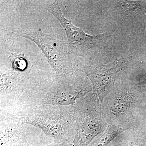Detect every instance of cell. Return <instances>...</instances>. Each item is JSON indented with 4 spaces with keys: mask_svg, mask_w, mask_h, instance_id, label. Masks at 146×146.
<instances>
[{
    "mask_svg": "<svg viewBox=\"0 0 146 146\" xmlns=\"http://www.w3.org/2000/svg\"><path fill=\"white\" fill-rule=\"evenodd\" d=\"M13 69L21 71L31 70L33 65L25 57V54L12 53L9 56Z\"/></svg>",
    "mask_w": 146,
    "mask_h": 146,
    "instance_id": "8fae6325",
    "label": "cell"
},
{
    "mask_svg": "<svg viewBox=\"0 0 146 146\" xmlns=\"http://www.w3.org/2000/svg\"><path fill=\"white\" fill-rule=\"evenodd\" d=\"M45 9L57 18L63 27L68 38L70 54L83 56L91 49L100 46L107 39L106 33L90 35L75 26L63 15L57 1L47 4Z\"/></svg>",
    "mask_w": 146,
    "mask_h": 146,
    "instance_id": "8992f818",
    "label": "cell"
},
{
    "mask_svg": "<svg viewBox=\"0 0 146 146\" xmlns=\"http://www.w3.org/2000/svg\"><path fill=\"white\" fill-rule=\"evenodd\" d=\"M127 128L122 126L110 125L104 133L94 139L88 146H106L116 136Z\"/></svg>",
    "mask_w": 146,
    "mask_h": 146,
    "instance_id": "9c48e42d",
    "label": "cell"
},
{
    "mask_svg": "<svg viewBox=\"0 0 146 146\" xmlns=\"http://www.w3.org/2000/svg\"><path fill=\"white\" fill-rule=\"evenodd\" d=\"M121 7L124 10L133 9L137 7L138 3L135 1H122L121 2Z\"/></svg>",
    "mask_w": 146,
    "mask_h": 146,
    "instance_id": "7c38bea8",
    "label": "cell"
},
{
    "mask_svg": "<svg viewBox=\"0 0 146 146\" xmlns=\"http://www.w3.org/2000/svg\"><path fill=\"white\" fill-rule=\"evenodd\" d=\"M131 58H120L106 65H82L76 71L86 74L93 86V99L101 106L105 97L114 86L123 70L129 64Z\"/></svg>",
    "mask_w": 146,
    "mask_h": 146,
    "instance_id": "5b68a950",
    "label": "cell"
},
{
    "mask_svg": "<svg viewBox=\"0 0 146 146\" xmlns=\"http://www.w3.org/2000/svg\"><path fill=\"white\" fill-rule=\"evenodd\" d=\"M24 124L17 120L1 121V146H13L27 138Z\"/></svg>",
    "mask_w": 146,
    "mask_h": 146,
    "instance_id": "ba28073f",
    "label": "cell"
},
{
    "mask_svg": "<svg viewBox=\"0 0 146 146\" xmlns=\"http://www.w3.org/2000/svg\"><path fill=\"white\" fill-rule=\"evenodd\" d=\"M134 100L132 94L125 93L120 95L112 102L110 107L111 112L116 116L126 112L132 106Z\"/></svg>",
    "mask_w": 146,
    "mask_h": 146,
    "instance_id": "30bf717a",
    "label": "cell"
},
{
    "mask_svg": "<svg viewBox=\"0 0 146 146\" xmlns=\"http://www.w3.org/2000/svg\"><path fill=\"white\" fill-rule=\"evenodd\" d=\"M1 121L17 120L40 129L54 143L70 141L74 136L72 107L48 105L15 104L1 108Z\"/></svg>",
    "mask_w": 146,
    "mask_h": 146,
    "instance_id": "6da1fadb",
    "label": "cell"
},
{
    "mask_svg": "<svg viewBox=\"0 0 146 146\" xmlns=\"http://www.w3.org/2000/svg\"><path fill=\"white\" fill-rule=\"evenodd\" d=\"M91 98L84 96L72 106L74 136L72 146H88L102 131L99 107Z\"/></svg>",
    "mask_w": 146,
    "mask_h": 146,
    "instance_id": "277c9868",
    "label": "cell"
},
{
    "mask_svg": "<svg viewBox=\"0 0 146 146\" xmlns=\"http://www.w3.org/2000/svg\"><path fill=\"white\" fill-rule=\"evenodd\" d=\"M13 146H32L29 143L27 138H25L14 145Z\"/></svg>",
    "mask_w": 146,
    "mask_h": 146,
    "instance_id": "4fadbf2b",
    "label": "cell"
},
{
    "mask_svg": "<svg viewBox=\"0 0 146 146\" xmlns=\"http://www.w3.org/2000/svg\"><path fill=\"white\" fill-rule=\"evenodd\" d=\"M31 70H11L1 72V108L11 105L20 98L25 91Z\"/></svg>",
    "mask_w": 146,
    "mask_h": 146,
    "instance_id": "52a82bcc",
    "label": "cell"
},
{
    "mask_svg": "<svg viewBox=\"0 0 146 146\" xmlns=\"http://www.w3.org/2000/svg\"><path fill=\"white\" fill-rule=\"evenodd\" d=\"M12 33L29 39L37 45L54 70L55 78H60L71 74L72 69L69 60V49L57 36L28 29L14 30Z\"/></svg>",
    "mask_w": 146,
    "mask_h": 146,
    "instance_id": "3957f363",
    "label": "cell"
},
{
    "mask_svg": "<svg viewBox=\"0 0 146 146\" xmlns=\"http://www.w3.org/2000/svg\"><path fill=\"white\" fill-rule=\"evenodd\" d=\"M72 145V143H71V142H70V141H67V142H64V143H54L41 146H71Z\"/></svg>",
    "mask_w": 146,
    "mask_h": 146,
    "instance_id": "5bb4252c",
    "label": "cell"
},
{
    "mask_svg": "<svg viewBox=\"0 0 146 146\" xmlns=\"http://www.w3.org/2000/svg\"><path fill=\"white\" fill-rule=\"evenodd\" d=\"M91 91V86L80 82L72 75L56 79L41 89L23 94L20 102L23 105L73 106Z\"/></svg>",
    "mask_w": 146,
    "mask_h": 146,
    "instance_id": "7a4b0ae2",
    "label": "cell"
},
{
    "mask_svg": "<svg viewBox=\"0 0 146 146\" xmlns=\"http://www.w3.org/2000/svg\"><path fill=\"white\" fill-rule=\"evenodd\" d=\"M136 146V145H132V146Z\"/></svg>",
    "mask_w": 146,
    "mask_h": 146,
    "instance_id": "9a60e30c",
    "label": "cell"
}]
</instances>
